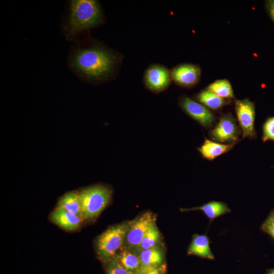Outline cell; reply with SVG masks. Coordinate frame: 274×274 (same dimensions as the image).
Listing matches in <instances>:
<instances>
[{
  "label": "cell",
  "instance_id": "obj_23",
  "mask_svg": "<svg viewBox=\"0 0 274 274\" xmlns=\"http://www.w3.org/2000/svg\"><path fill=\"white\" fill-rule=\"evenodd\" d=\"M260 230L269 235L274 240V209L271 211L268 216L261 225Z\"/></svg>",
  "mask_w": 274,
  "mask_h": 274
},
{
  "label": "cell",
  "instance_id": "obj_9",
  "mask_svg": "<svg viewBox=\"0 0 274 274\" xmlns=\"http://www.w3.org/2000/svg\"><path fill=\"white\" fill-rule=\"evenodd\" d=\"M145 81L150 90L159 92L163 90L169 85L170 75L165 67L158 65H153L146 71Z\"/></svg>",
  "mask_w": 274,
  "mask_h": 274
},
{
  "label": "cell",
  "instance_id": "obj_15",
  "mask_svg": "<svg viewBox=\"0 0 274 274\" xmlns=\"http://www.w3.org/2000/svg\"><path fill=\"white\" fill-rule=\"evenodd\" d=\"M124 268L135 272L141 267L138 254L127 247L123 246L114 257Z\"/></svg>",
  "mask_w": 274,
  "mask_h": 274
},
{
  "label": "cell",
  "instance_id": "obj_19",
  "mask_svg": "<svg viewBox=\"0 0 274 274\" xmlns=\"http://www.w3.org/2000/svg\"><path fill=\"white\" fill-rule=\"evenodd\" d=\"M220 97L232 98L234 97L233 91L230 82L226 79L218 80L210 84L206 89Z\"/></svg>",
  "mask_w": 274,
  "mask_h": 274
},
{
  "label": "cell",
  "instance_id": "obj_20",
  "mask_svg": "<svg viewBox=\"0 0 274 274\" xmlns=\"http://www.w3.org/2000/svg\"><path fill=\"white\" fill-rule=\"evenodd\" d=\"M197 98L202 105L213 110L220 109L226 103L224 99L207 89L200 92Z\"/></svg>",
  "mask_w": 274,
  "mask_h": 274
},
{
  "label": "cell",
  "instance_id": "obj_6",
  "mask_svg": "<svg viewBox=\"0 0 274 274\" xmlns=\"http://www.w3.org/2000/svg\"><path fill=\"white\" fill-rule=\"evenodd\" d=\"M235 110L243 138H253L256 135L254 128L255 108L254 102L249 99L237 100Z\"/></svg>",
  "mask_w": 274,
  "mask_h": 274
},
{
  "label": "cell",
  "instance_id": "obj_2",
  "mask_svg": "<svg viewBox=\"0 0 274 274\" xmlns=\"http://www.w3.org/2000/svg\"><path fill=\"white\" fill-rule=\"evenodd\" d=\"M69 13L64 30L67 37H75L84 30L100 24L102 13L94 0H73L70 2Z\"/></svg>",
  "mask_w": 274,
  "mask_h": 274
},
{
  "label": "cell",
  "instance_id": "obj_12",
  "mask_svg": "<svg viewBox=\"0 0 274 274\" xmlns=\"http://www.w3.org/2000/svg\"><path fill=\"white\" fill-rule=\"evenodd\" d=\"M211 243L207 235L194 234L188 249V255H193L202 258L214 260L215 256L210 248Z\"/></svg>",
  "mask_w": 274,
  "mask_h": 274
},
{
  "label": "cell",
  "instance_id": "obj_18",
  "mask_svg": "<svg viewBox=\"0 0 274 274\" xmlns=\"http://www.w3.org/2000/svg\"><path fill=\"white\" fill-rule=\"evenodd\" d=\"M161 241V234L156 222L148 230L140 244L134 250L136 253L159 246Z\"/></svg>",
  "mask_w": 274,
  "mask_h": 274
},
{
  "label": "cell",
  "instance_id": "obj_17",
  "mask_svg": "<svg viewBox=\"0 0 274 274\" xmlns=\"http://www.w3.org/2000/svg\"><path fill=\"white\" fill-rule=\"evenodd\" d=\"M56 208L65 210L81 217L79 192L73 191L63 195L59 198Z\"/></svg>",
  "mask_w": 274,
  "mask_h": 274
},
{
  "label": "cell",
  "instance_id": "obj_13",
  "mask_svg": "<svg viewBox=\"0 0 274 274\" xmlns=\"http://www.w3.org/2000/svg\"><path fill=\"white\" fill-rule=\"evenodd\" d=\"M180 210L182 212L200 210L209 219L210 224L217 217L231 212V210L226 203L217 201H211L199 207L181 209Z\"/></svg>",
  "mask_w": 274,
  "mask_h": 274
},
{
  "label": "cell",
  "instance_id": "obj_8",
  "mask_svg": "<svg viewBox=\"0 0 274 274\" xmlns=\"http://www.w3.org/2000/svg\"><path fill=\"white\" fill-rule=\"evenodd\" d=\"M180 105L189 116L202 126L205 127L212 126L215 120L214 116L205 106L187 96L182 98Z\"/></svg>",
  "mask_w": 274,
  "mask_h": 274
},
{
  "label": "cell",
  "instance_id": "obj_22",
  "mask_svg": "<svg viewBox=\"0 0 274 274\" xmlns=\"http://www.w3.org/2000/svg\"><path fill=\"white\" fill-rule=\"evenodd\" d=\"M262 140L263 142L274 141V116L268 118L264 123Z\"/></svg>",
  "mask_w": 274,
  "mask_h": 274
},
{
  "label": "cell",
  "instance_id": "obj_26",
  "mask_svg": "<svg viewBox=\"0 0 274 274\" xmlns=\"http://www.w3.org/2000/svg\"><path fill=\"white\" fill-rule=\"evenodd\" d=\"M266 274H274V268L268 269L266 270Z\"/></svg>",
  "mask_w": 274,
  "mask_h": 274
},
{
  "label": "cell",
  "instance_id": "obj_21",
  "mask_svg": "<svg viewBox=\"0 0 274 274\" xmlns=\"http://www.w3.org/2000/svg\"><path fill=\"white\" fill-rule=\"evenodd\" d=\"M107 263V274H134V272L124 268L115 258Z\"/></svg>",
  "mask_w": 274,
  "mask_h": 274
},
{
  "label": "cell",
  "instance_id": "obj_4",
  "mask_svg": "<svg viewBox=\"0 0 274 274\" xmlns=\"http://www.w3.org/2000/svg\"><path fill=\"white\" fill-rule=\"evenodd\" d=\"M128 227V223L111 226L97 237L96 252L101 260L107 263L115 257L123 246Z\"/></svg>",
  "mask_w": 274,
  "mask_h": 274
},
{
  "label": "cell",
  "instance_id": "obj_25",
  "mask_svg": "<svg viewBox=\"0 0 274 274\" xmlns=\"http://www.w3.org/2000/svg\"><path fill=\"white\" fill-rule=\"evenodd\" d=\"M267 6L270 15L274 22V1H269L268 2Z\"/></svg>",
  "mask_w": 274,
  "mask_h": 274
},
{
  "label": "cell",
  "instance_id": "obj_7",
  "mask_svg": "<svg viewBox=\"0 0 274 274\" xmlns=\"http://www.w3.org/2000/svg\"><path fill=\"white\" fill-rule=\"evenodd\" d=\"M210 134L216 142L232 144L238 141L240 130L231 114H227L220 117L218 123Z\"/></svg>",
  "mask_w": 274,
  "mask_h": 274
},
{
  "label": "cell",
  "instance_id": "obj_24",
  "mask_svg": "<svg viewBox=\"0 0 274 274\" xmlns=\"http://www.w3.org/2000/svg\"><path fill=\"white\" fill-rule=\"evenodd\" d=\"M166 271L165 263L157 267H143L134 272V274H165Z\"/></svg>",
  "mask_w": 274,
  "mask_h": 274
},
{
  "label": "cell",
  "instance_id": "obj_16",
  "mask_svg": "<svg viewBox=\"0 0 274 274\" xmlns=\"http://www.w3.org/2000/svg\"><path fill=\"white\" fill-rule=\"evenodd\" d=\"M138 255L143 267H157L165 263L164 252L159 246L143 250Z\"/></svg>",
  "mask_w": 274,
  "mask_h": 274
},
{
  "label": "cell",
  "instance_id": "obj_14",
  "mask_svg": "<svg viewBox=\"0 0 274 274\" xmlns=\"http://www.w3.org/2000/svg\"><path fill=\"white\" fill-rule=\"evenodd\" d=\"M234 145L235 143L223 144L205 139L203 144L197 150L204 158L213 160L231 150Z\"/></svg>",
  "mask_w": 274,
  "mask_h": 274
},
{
  "label": "cell",
  "instance_id": "obj_5",
  "mask_svg": "<svg viewBox=\"0 0 274 274\" xmlns=\"http://www.w3.org/2000/svg\"><path fill=\"white\" fill-rule=\"evenodd\" d=\"M155 216L147 212L129 223L125 243L131 250H135L140 244L150 227L156 222Z\"/></svg>",
  "mask_w": 274,
  "mask_h": 274
},
{
  "label": "cell",
  "instance_id": "obj_3",
  "mask_svg": "<svg viewBox=\"0 0 274 274\" xmlns=\"http://www.w3.org/2000/svg\"><path fill=\"white\" fill-rule=\"evenodd\" d=\"M112 190L103 185H96L82 189L79 192L81 217L83 220L96 217L109 204Z\"/></svg>",
  "mask_w": 274,
  "mask_h": 274
},
{
  "label": "cell",
  "instance_id": "obj_1",
  "mask_svg": "<svg viewBox=\"0 0 274 274\" xmlns=\"http://www.w3.org/2000/svg\"><path fill=\"white\" fill-rule=\"evenodd\" d=\"M117 57L111 51L99 46H75L68 57L71 70L86 81L107 79L113 72Z\"/></svg>",
  "mask_w": 274,
  "mask_h": 274
},
{
  "label": "cell",
  "instance_id": "obj_11",
  "mask_svg": "<svg viewBox=\"0 0 274 274\" xmlns=\"http://www.w3.org/2000/svg\"><path fill=\"white\" fill-rule=\"evenodd\" d=\"M50 220L67 231H74L81 226L82 217L65 210L56 208L50 215Z\"/></svg>",
  "mask_w": 274,
  "mask_h": 274
},
{
  "label": "cell",
  "instance_id": "obj_10",
  "mask_svg": "<svg viewBox=\"0 0 274 274\" xmlns=\"http://www.w3.org/2000/svg\"><path fill=\"white\" fill-rule=\"evenodd\" d=\"M200 75V68L197 65L189 64L179 65L171 72L173 79L184 86L194 85L198 81Z\"/></svg>",
  "mask_w": 274,
  "mask_h": 274
}]
</instances>
